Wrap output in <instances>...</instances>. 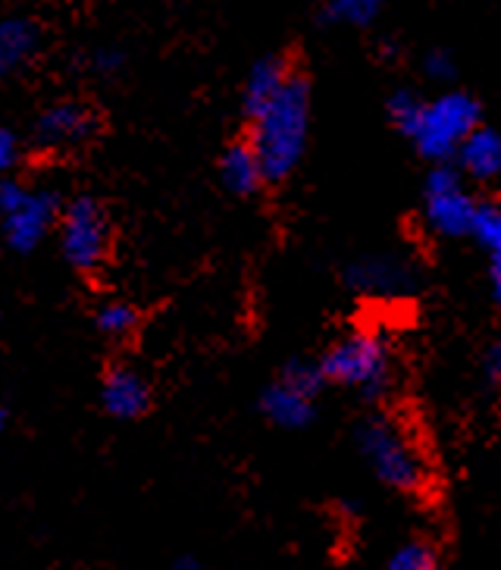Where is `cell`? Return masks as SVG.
Here are the masks:
<instances>
[{
    "mask_svg": "<svg viewBox=\"0 0 501 570\" xmlns=\"http://www.w3.org/2000/svg\"><path fill=\"white\" fill-rule=\"evenodd\" d=\"M477 214V198L468 191V183L451 164L433 167L423 183V219L442 238L470 235Z\"/></svg>",
    "mask_w": 501,
    "mask_h": 570,
    "instance_id": "obj_7",
    "label": "cell"
},
{
    "mask_svg": "<svg viewBox=\"0 0 501 570\" xmlns=\"http://www.w3.org/2000/svg\"><path fill=\"white\" fill-rule=\"evenodd\" d=\"M480 117H483L480 101H473L468 91H445L433 101H423L411 132L404 138H411V145L418 148L423 160L442 167L454 160V154L468 141V135L477 126H483Z\"/></svg>",
    "mask_w": 501,
    "mask_h": 570,
    "instance_id": "obj_4",
    "label": "cell"
},
{
    "mask_svg": "<svg viewBox=\"0 0 501 570\" xmlns=\"http://www.w3.org/2000/svg\"><path fill=\"white\" fill-rule=\"evenodd\" d=\"M100 404L117 420L145 417L150 407L148 380L129 364H114L100 380Z\"/></svg>",
    "mask_w": 501,
    "mask_h": 570,
    "instance_id": "obj_10",
    "label": "cell"
},
{
    "mask_svg": "<svg viewBox=\"0 0 501 570\" xmlns=\"http://www.w3.org/2000/svg\"><path fill=\"white\" fill-rule=\"evenodd\" d=\"M60 210H63V204L53 191H29L26 188V195L7 214H0L7 245L19 254L35 252L48 238L50 229L57 226Z\"/></svg>",
    "mask_w": 501,
    "mask_h": 570,
    "instance_id": "obj_8",
    "label": "cell"
},
{
    "mask_svg": "<svg viewBox=\"0 0 501 570\" xmlns=\"http://www.w3.org/2000/svg\"><path fill=\"white\" fill-rule=\"evenodd\" d=\"M383 570H442V558L430 539H407L389 554Z\"/></svg>",
    "mask_w": 501,
    "mask_h": 570,
    "instance_id": "obj_17",
    "label": "cell"
},
{
    "mask_svg": "<svg viewBox=\"0 0 501 570\" xmlns=\"http://www.w3.org/2000/svg\"><path fill=\"white\" fill-rule=\"evenodd\" d=\"M376 17H380L376 0H330L320 10V22H326V26H354V29H364Z\"/></svg>",
    "mask_w": 501,
    "mask_h": 570,
    "instance_id": "obj_16",
    "label": "cell"
},
{
    "mask_svg": "<svg viewBox=\"0 0 501 570\" xmlns=\"http://www.w3.org/2000/svg\"><path fill=\"white\" fill-rule=\"evenodd\" d=\"M420 107H423V98H418L411 88H399V91L389 95L385 114L395 122V129H399L401 135H407L411 132V126H414V119H418Z\"/></svg>",
    "mask_w": 501,
    "mask_h": 570,
    "instance_id": "obj_20",
    "label": "cell"
},
{
    "mask_svg": "<svg viewBox=\"0 0 501 570\" xmlns=\"http://www.w3.org/2000/svg\"><path fill=\"white\" fill-rule=\"evenodd\" d=\"M250 119L248 138L250 148L261 160L264 183H285L295 169L301 157L307 151V135H311V82L292 72V79L273 101L257 110Z\"/></svg>",
    "mask_w": 501,
    "mask_h": 570,
    "instance_id": "obj_1",
    "label": "cell"
},
{
    "mask_svg": "<svg viewBox=\"0 0 501 570\" xmlns=\"http://www.w3.org/2000/svg\"><path fill=\"white\" fill-rule=\"evenodd\" d=\"M57 233H60L63 257L76 273L95 276L107 264L114 229H110V217H107L100 202L79 195V198L63 204L60 219H57Z\"/></svg>",
    "mask_w": 501,
    "mask_h": 570,
    "instance_id": "obj_5",
    "label": "cell"
},
{
    "mask_svg": "<svg viewBox=\"0 0 501 570\" xmlns=\"http://www.w3.org/2000/svg\"><path fill=\"white\" fill-rule=\"evenodd\" d=\"M7 426H10V411L0 407V433H7Z\"/></svg>",
    "mask_w": 501,
    "mask_h": 570,
    "instance_id": "obj_27",
    "label": "cell"
},
{
    "mask_svg": "<svg viewBox=\"0 0 501 570\" xmlns=\"http://www.w3.org/2000/svg\"><path fill=\"white\" fill-rule=\"evenodd\" d=\"M326 386L320 376L317 364L292 361L288 367L264 389L261 411L269 423L283 430H304L317 417V395Z\"/></svg>",
    "mask_w": 501,
    "mask_h": 570,
    "instance_id": "obj_6",
    "label": "cell"
},
{
    "mask_svg": "<svg viewBox=\"0 0 501 570\" xmlns=\"http://www.w3.org/2000/svg\"><path fill=\"white\" fill-rule=\"evenodd\" d=\"M451 167L464 179L473 183H492L501 176V132L492 126H477L468 141L458 148Z\"/></svg>",
    "mask_w": 501,
    "mask_h": 570,
    "instance_id": "obj_11",
    "label": "cell"
},
{
    "mask_svg": "<svg viewBox=\"0 0 501 570\" xmlns=\"http://www.w3.org/2000/svg\"><path fill=\"white\" fill-rule=\"evenodd\" d=\"M219 179L238 198H250V195H257L267 185L264 183L261 160H257V154H254L245 135L235 138L233 145L223 151V157H219Z\"/></svg>",
    "mask_w": 501,
    "mask_h": 570,
    "instance_id": "obj_12",
    "label": "cell"
},
{
    "mask_svg": "<svg viewBox=\"0 0 501 570\" xmlns=\"http://www.w3.org/2000/svg\"><path fill=\"white\" fill-rule=\"evenodd\" d=\"M119 67H122V53L117 48H98L91 53V69L100 76H114Z\"/></svg>",
    "mask_w": 501,
    "mask_h": 570,
    "instance_id": "obj_22",
    "label": "cell"
},
{
    "mask_svg": "<svg viewBox=\"0 0 501 570\" xmlns=\"http://www.w3.org/2000/svg\"><path fill=\"white\" fill-rule=\"evenodd\" d=\"M98 132V114L79 101L50 104L35 122V141L45 148H72L85 145Z\"/></svg>",
    "mask_w": 501,
    "mask_h": 570,
    "instance_id": "obj_9",
    "label": "cell"
},
{
    "mask_svg": "<svg viewBox=\"0 0 501 570\" xmlns=\"http://www.w3.org/2000/svg\"><path fill=\"white\" fill-rule=\"evenodd\" d=\"M354 442L383 487L404 492V495H418L430 483V468L423 454L395 420L367 417L357 426Z\"/></svg>",
    "mask_w": 501,
    "mask_h": 570,
    "instance_id": "obj_2",
    "label": "cell"
},
{
    "mask_svg": "<svg viewBox=\"0 0 501 570\" xmlns=\"http://www.w3.org/2000/svg\"><path fill=\"white\" fill-rule=\"evenodd\" d=\"M317 370L330 386L354 389L364 399H380L392 383V348L380 333H348L323 352Z\"/></svg>",
    "mask_w": 501,
    "mask_h": 570,
    "instance_id": "obj_3",
    "label": "cell"
},
{
    "mask_svg": "<svg viewBox=\"0 0 501 570\" xmlns=\"http://www.w3.org/2000/svg\"><path fill=\"white\" fill-rule=\"evenodd\" d=\"M95 323L107 338H126L138 330L141 314L129 302H104L98 307V314H95Z\"/></svg>",
    "mask_w": 501,
    "mask_h": 570,
    "instance_id": "obj_18",
    "label": "cell"
},
{
    "mask_svg": "<svg viewBox=\"0 0 501 570\" xmlns=\"http://www.w3.org/2000/svg\"><path fill=\"white\" fill-rule=\"evenodd\" d=\"M489 283H492V298L501 307V254L489 257Z\"/></svg>",
    "mask_w": 501,
    "mask_h": 570,
    "instance_id": "obj_25",
    "label": "cell"
},
{
    "mask_svg": "<svg viewBox=\"0 0 501 570\" xmlns=\"http://www.w3.org/2000/svg\"><path fill=\"white\" fill-rule=\"evenodd\" d=\"M470 235L483 245L489 257L501 254V204L499 202H477L473 226Z\"/></svg>",
    "mask_w": 501,
    "mask_h": 570,
    "instance_id": "obj_19",
    "label": "cell"
},
{
    "mask_svg": "<svg viewBox=\"0 0 501 570\" xmlns=\"http://www.w3.org/2000/svg\"><path fill=\"white\" fill-rule=\"evenodd\" d=\"M17 157H19L17 135L0 126V173H7V169L13 167V164H17Z\"/></svg>",
    "mask_w": 501,
    "mask_h": 570,
    "instance_id": "obj_24",
    "label": "cell"
},
{
    "mask_svg": "<svg viewBox=\"0 0 501 570\" xmlns=\"http://www.w3.org/2000/svg\"><path fill=\"white\" fill-rule=\"evenodd\" d=\"M423 72H426L433 82H451V79H454V72H458V67H454V57H451L449 51L435 48V51H430L426 57H423Z\"/></svg>",
    "mask_w": 501,
    "mask_h": 570,
    "instance_id": "obj_21",
    "label": "cell"
},
{
    "mask_svg": "<svg viewBox=\"0 0 501 570\" xmlns=\"http://www.w3.org/2000/svg\"><path fill=\"white\" fill-rule=\"evenodd\" d=\"M483 376H485V383L501 386V338L499 342H492V345L483 352Z\"/></svg>",
    "mask_w": 501,
    "mask_h": 570,
    "instance_id": "obj_23",
    "label": "cell"
},
{
    "mask_svg": "<svg viewBox=\"0 0 501 570\" xmlns=\"http://www.w3.org/2000/svg\"><path fill=\"white\" fill-rule=\"evenodd\" d=\"M292 63L283 53H267L261 57L254 67H250L248 79H245V114L254 117L257 110H264L279 91L285 88V82L292 79Z\"/></svg>",
    "mask_w": 501,
    "mask_h": 570,
    "instance_id": "obj_13",
    "label": "cell"
},
{
    "mask_svg": "<svg viewBox=\"0 0 501 570\" xmlns=\"http://www.w3.org/2000/svg\"><path fill=\"white\" fill-rule=\"evenodd\" d=\"M41 48V29L32 19L0 17V79L13 76Z\"/></svg>",
    "mask_w": 501,
    "mask_h": 570,
    "instance_id": "obj_14",
    "label": "cell"
},
{
    "mask_svg": "<svg viewBox=\"0 0 501 570\" xmlns=\"http://www.w3.org/2000/svg\"><path fill=\"white\" fill-rule=\"evenodd\" d=\"M173 570H204V568H200L195 558H183V561H179V564H176Z\"/></svg>",
    "mask_w": 501,
    "mask_h": 570,
    "instance_id": "obj_26",
    "label": "cell"
},
{
    "mask_svg": "<svg viewBox=\"0 0 501 570\" xmlns=\"http://www.w3.org/2000/svg\"><path fill=\"white\" fill-rule=\"evenodd\" d=\"M348 283L361 292H401L411 283V267L392 254H373L351 264Z\"/></svg>",
    "mask_w": 501,
    "mask_h": 570,
    "instance_id": "obj_15",
    "label": "cell"
}]
</instances>
